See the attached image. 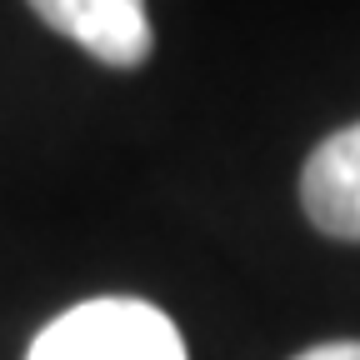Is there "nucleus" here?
Masks as SVG:
<instances>
[{"label":"nucleus","mask_w":360,"mask_h":360,"mask_svg":"<svg viewBox=\"0 0 360 360\" xmlns=\"http://www.w3.org/2000/svg\"><path fill=\"white\" fill-rule=\"evenodd\" d=\"M25 360H186V340L150 300L101 295L56 315L30 340Z\"/></svg>","instance_id":"1"},{"label":"nucleus","mask_w":360,"mask_h":360,"mask_svg":"<svg viewBox=\"0 0 360 360\" xmlns=\"http://www.w3.org/2000/svg\"><path fill=\"white\" fill-rule=\"evenodd\" d=\"M30 11L105 65H141L155 45L146 0H30Z\"/></svg>","instance_id":"2"},{"label":"nucleus","mask_w":360,"mask_h":360,"mask_svg":"<svg viewBox=\"0 0 360 360\" xmlns=\"http://www.w3.org/2000/svg\"><path fill=\"white\" fill-rule=\"evenodd\" d=\"M300 205L315 231L360 240V125H345L326 146H315L300 175Z\"/></svg>","instance_id":"3"},{"label":"nucleus","mask_w":360,"mask_h":360,"mask_svg":"<svg viewBox=\"0 0 360 360\" xmlns=\"http://www.w3.org/2000/svg\"><path fill=\"white\" fill-rule=\"evenodd\" d=\"M295 360H360V340H330V345H315Z\"/></svg>","instance_id":"4"}]
</instances>
